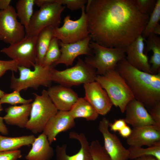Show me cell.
<instances>
[{
  "label": "cell",
  "instance_id": "16",
  "mask_svg": "<svg viewBox=\"0 0 160 160\" xmlns=\"http://www.w3.org/2000/svg\"><path fill=\"white\" fill-rule=\"evenodd\" d=\"M74 119L69 111H59L49 120L42 132L47 136L50 145L56 140L60 133L66 131L75 125Z\"/></svg>",
  "mask_w": 160,
  "mask_h": 160
},
{
  "label": "cell",
  "instance_id": "42",
  "mask_svg": "<svg viewBox=\"0 0 160 160\" xmlns=\"http://www.w3.org/2000/svg\"><path fill=\"white\" fill-rule=\"evenodd\" d=\"M55 0H35L34 3L36 6L40 7L44 4L53 2Z\"/></svg>",
  "mask_w": 160,
  "mask_h": 160
},
{
  "label": "cell",
  "instance_id": "15",
  "mask_svg": "<svg viewBox=\"0 0 160 160\" xmlns=\"http://www.w3.org/2000/svg\"><path fill=\"white\" fill-rule=\"evenodd\" d=\"M145 40L141 35L126 47V59L129 64L137 69L153 74L148 57L144 52Z\"/></svg>",
  "mask_w": 160,
  "mask_h": 160
},
{
  "label": "cell",
  "instance_id": "7",
  "mask_svg": "<svg viewBox=\"0 0 160 160\" xmlns=\"http://www.w3.org/2000/svg\"><path fill=\"white\" fill-rule=\"evenodd\" d=\"M35 99L31 105L30 118L26 128L34 134L42 132L47 123L58 111L47 90L43 89L41 95L33 93Z\"/></svg>",
  "mask_w": 160,
  "mask_h": 160
},
{
  "label": "cell",
  "instance_id": "10",
  "mask_svg": "<svg viewBox=\"0 0 160 160\" xmlns=\"http://www.w3.org/2000/svg\"><path fill=\"white\" fill-rule=\"evenodd\" d=\"M37 36H26L22 40L10 44L1 52L16 62L18 66L30 68L36 64Z\"/></svg>",
  "mask_w": 160,
  "mask_h": 160
},
{
  "label": "cell",
  "instance_id": "3",
  "mask_svg": "<svg viewBox=\"0 0 160 160\" xmlns=\"http://www.w3.org/2000/svg\"><path fill=\"white\" fill-rule=\"evenodd\" d=\"M95 81L106 91L113 105L125 112L128 104L135 98L123 78L115 69L108 71L103 75H97Z\"/></svg>",
  "mask_w": 160,
  "mask_h": 160
},
{
  "label": "cell",
  "instance_id": "18",
  "mask_svg": "<svg viewBox=\"0 0 160 160\" xmlns=\"http://www.w3.org/2000/svg\"><path fill=\"white\" fill-rule=\"evenodd\" d=\"M47 91L59 111H69L79 98L77 94L70 88L60 84L50 87Z\"/></svg>",
  "mask_w": 160,
  "mask_h": 160
},
{
  "label": "cell",
  "instance_id": "29",
  "mask_svg": "<svg viewBox=\"0 0 160 160\" xmlns=\"http://www.w3.org/2000/svg\"><path fill=\"white\" fill-rule=\"evenodd\" d=\"M58 40L54 37L52 38L45 55L42 66L44 67L51 66L60 58L61 52Z\"/></svg>",
  "mask_w": 160,
  "mask_h": 160
},
{
  "label": "cell",
  "instance_id": "12",
  "mask_svg": "<svg viewBox=\"0 0 160 160\" xmlns=\"http://www.w3.org/2000/svg\"><path fill=\"white\" fill-rule=\"evenodd\" d=\"M109 123L104 117L99 124L98 129L103 138V147L111 160H127L129 159V150L123 146L115 134L110 132Z\"/></svg>",
  "mask_w": 160,
  "mask_h": 160
},
{
  "label": "cell",
  "instance_id": "32",
  "mask_svg": "<svg viewBox=\"0 0 160 160\" xmlns=\"http://www.w3.org/2000/svg\"><path fill=\"white\" fill-rule=\"evenodd\" d=\"M89 146L92 160H111L103 146L98 140L92 141Z\"/></svg>",
  "mask_w": 160,
  "mask_h": 160
},
{
  "label": "cell",
  "instance_id": "26",
  "mask_svg": "<svg viewBox=\"0 0 160 160\" xmlns=\"http://www.w3.org/2000/svg\"><path fill=\"white\" fill-rule=\"evenodd\" d=\"M55 28L52 26L47 27L43 29L37 36L36 64L42 65L46 53L54 37Z\"/></svg>",
  "mask_w": 160,
  "mask_h": 160
},
{
  "label": "cell",
  "instance_id": "20",
  "mask_svg": "<svg viewBox=\"0 0 160 160\" xmlns=\"http://www.w3.org/2000/svg\"><path fill=\"white\" fill-rule=\"evenodd\" d=\"M69 137L78 140L81 145V148L76 153L71 156L67 154L66 152L67 145H57L55 152L56 160H92L91 156L90 144L85 136L83 133L79 134L71 132L69 134Z\"/></svg>",
  "mask_w": 160,
  "mask_h": 160
},
{
  "label": "cell",
  "instance_id": "21",
  "mask_svg": "<svg viewBox=\"0 0 160 160\" xmlns=\"http://www.w3.org/2000/svg\"><path fill=\"white\" fill-rule=\"evenodd\" d=\"M31 108V103L10 106L5 109L7 114L3 117L4 120L8 124L26 128Z\"/></svg>",
  "mask_w": 160,
  "mask_h": 160
},
{
  "label": "cell",
  "instance_id": "37",
  "mask_svg": "<svg viewBox=\"0 0 160 160\" xmlns=\"http://www.w3.org/2000/svg\"><path fill=\"white\" fill-rule=\"evenodd\" d=\"M21 151H0V160H17L22 157Z\"/></svg>",
  "mask_w": 160,
  "mask_h": 160
},
{
  "label": "cell",
  "instance_id": "31",
  "mask_svg": "<svg viewBox=\"0 0 160 160\" xmlns=\"http://www.w3.org/2000/svg\"><path fill=\"white\" fill-rule=\"evenodd\" d=\"M33 101L32 99H26L23 98L20 95V92L16 91L9 93H5L0 99L1 104L6 103L14 105L17 104L30 103Z\"/></svg>",
  "mask_w": 160,
  "mask_h": 160
},
{
  "label": "cell",
  "instance_id": "11",
  "mask_svg": "<svg viewBox=\"0 0 160 160\" xmlns=\"http://www.w3.org/2000/svg\"><path fill=\"white\" fill-rule=\"evenodd\" d=\"M17 18L15 10L12 6L0 10V40L10 45L25 37V28Z\"/></svg>",
  "mask_w": 160,
  "mask_h": 160
},
{
  "label": "cell",
  "instance_id": "14",
  "mask_svg": "<svg viewBox=\"0 0 160 160\" xmlns=\"http://www.w3.org/2000/svg\"><path fill=\"white\" fill-rule=\"evenodd\" d=\"M84 98L92 106L99 114L104 116L113 105L106 91L97 81L84 84Z\"/></svg>",
  "mask_w": 160,
  "mask_h": 160
},
{
  "label": "cell",
  "instance_id": "2",
  "mask_svg": "<svg viewBox=\"0 0 160 160\" xmlns=\"http://www.w3.org/2000/svg\"><path fill=\"white\" fill-rule=\"evenodd\" d=\"M115 69L124 79L135 98L147 109L160 103V72L152 74L140 71L126 59L119 62Z\"/></svg>",
  "mask_w": 160,
  "mask_h": 160
},
{
  "label": "cell",
  "instance_id": "24",
  "mask_svg": "<svg viewBox=\"0 0 160 160\" xmlns=\"http://www.w3.org/2000/svg\"><path fill=\"white\" fill-rule=\"evenodd\" d=\"M146 38L145 53L146 54L149 51L153 52L149 63L152 64L151 69L153 74H156L160 72V38L158 35L152 33Z\"/></svg>",
  "mask_w": 160,
  "mask_h": 160
},
{
  "label": "cell",
  "instance_id": "46",
  "mask_svg": "<svg viewBox=\"0 0 160 160\" xmlns=\"http://www.w3.org/2000/svg\"><path fill=\"white\" fill-rule=\"evenodd\" d=\"M3 108L1 105V104L0 102V113L3 110Z\"/></svg>",
  "mask_w": 160,
  "mask_h": 160
},
{
  "label": "cell",
  "instance_id": "34",
  "mask_svg": "<svg viewBox=\"0 0 160 160\" xmlns=\"http://www.w3.org/2000/svg\"><path fill=\"white\" fill-rule=\"evenodd\" d=\"M56 2L62 5H65L67 7L72 11L76 10L85 6L87 0H56Z\"/></svg>",
  "mask_w": 160,
  "mask_h": 160
},
{
  "label": "cell",
  "instance_id": "25",
  "mask_svg": "<svg viewBox=\"0 0 160 160\" xmlns=\"http://www.w3.org/2000/svg\"><path fill=\"white\" fill-rule=\"evenodd\" d=\"M36 137L33 135L8 137L0 135V151L19 150L25 146L32 145Z\"/></svg>",
  "mask_w": 160,
  "mask_h": 160
},
{
  "label": "cell",
  "instance_id": "8",
  "mask_svg": "<svg viewBox=\"0 0 160 160\" xmlns=\"http://www.w3.org/2000/svg\"><path fill=\"white\" fill-rule=\"evenodd\" d=\"M65 8L56 0L41 6L33 14L25 36H37L43 29L47 26L59 27L61 14Z\"/></svg>",
  "mask_w": 160,
  "mask_h": 160
},
{
  "label": "cell",
  "instance_id": "1",
  "mask_svg": "<svg viewBox=\"0 0 160 160\" xmlns=\"http://www.w3.org/2000/svg\"><path fill=\"white\" fill-rule=\"evenodd\" d=\"M85 11L91 40L109 48L127 47L142 35L149 18L135 0H88Z\"/></svg>",
  "mask_w": 160,
  "mask_h": 160
},
{
  "label": "cell",
  "instance_id": "9",
  "mask_svg": "<svg viewBox=\"0 0 160 160\" xmlns=\"http://www.w3.org/2000/svg\"><path fill=\"white\" fill-rule=\"evenodd\" d=\"M85 6L81 9V14L78 19L73 20L67 15L63 20V24L61 27L55 28L54 37L61 42L70 44L83 40L88 36L87 20Z\"/></svg>",
  "mask_w": 160,
  "mask_h": 160
},
{
  "label": "cell",
  "instance_id": "13",
  "mask_svg": "<svg viewBox=\"0 0 160 160\" xmlns=\"http://www.w3.org/2000/svg\"><path fill=\"white\" fill-rule=\"evenodd\" d=\"M91 40L89 35L83 40L73 43L65 44L60 42V56L52 66L54 67L60 64H64L67 67L71 66L75 59L80 55H92V50L89 47Z\"/></svg>",
  "mask_w": 160,
  "mask_h": 160
},
{
  "label": "cell",
  "instance_id": "30",
  "mask_svg": "<svg viewBox=\"0 0 160 160\" xmlns=\"http://www.w3.org/2000/svg\"><path fill=\"white\" fill-rule=\"evenodd\" d=\"M160 20V0H157L154 8L149 16L148 21L142 34L144 39L153 33L154 29L159 24Z\"/></svg>",
  "mask_w": 160,
  "mask_h": 160
},
{
  "label": "cell",
  "instance_id": "39",
  "mask_svg": "<svg viewBox=\"0 0 160 160\" xmlns=\"http://www.w3.org/2000/svg\"><path fill=\"white\" fill-rule=\"evenodd\" d=\"M132 130L128 126L126 125L119 131V134L123 137L127 138L131 135Z\"/></svg>",
  "mask_w": 160,
  "mask_h": 160
},
{
  "label": "cell",
  "instance_id": "38",
  "mask_svg": "<svg viewBox=\"0 0 160 160\" xmlns=\"http://www.w3.org/2000/svg\"><path fill=\"white\" fill-rule=\"evenodd\" d=\"M124 119L115 120L112 123H110L109 127L110 130L114 132H119L124 127L127 125Z\"/></svg>",
  "mask_w": 160,
  "mask_h": 160
},
{
  "label": "cell",
  "instance_id": "17",
  "mask_svg": "<svg viewBox=\"0 0 160 160\" xmlns=\"http://www.w3.org/2000/svg\"><path fill=\"white\" fill-rule=\"evenodd\" d=\"M127 142L130 146L148 147L160 143V130L154 125L133 128Z\"/></svg>",
  "mask_w": 160,
  "mask_h": 160
},
{
  "label": "cell",
  "instance_id": "35",
  "mask_svg": "<svg viewBox=\"0 0 160 160\" xmlns=\"http://www.w3.org/2000/svg\"><path fill=\"white\" fill-rule=\"evenodd\" d=\"M18 67L17 62L13 60H0V77L7 71H11L12 72H17L18 70Z\"/></svg>",
  "mask_w": 160,
  "mask_h": 160
},
{
  "label": "cell",
  "instance_id": "5",
  "mask_svg": "<svg viewBox=\"0 0 160 160\" xmlns=\"http://www.w3.org/2000/svg\"><path fill=\"white\" fill-rule=\"evenodd\" d=\"M89 47L94 55L86 57L84 61L95 68L97 75H103L115 69L118 63L126 59L125 48L106 47L92 40Z\"/></svg>",
  "mask_w": 160,
  "mask_h": 160
},
{
  "label": "cell",
  "instance_id": "23",
  "mask_svg": "<svg viewBox=\"0 0 160 160\" xmlns=\"http://www.w3.org/2000/svg\"><path fill=\"white\" fill-rule=\"evenodd\" d=\"M69 111L74 119L82 118L87 121H94L99 115L84 97H79Z\"/></svg>",
  "mask_w": 160,
  "mask_h": 160
},
{
  "label": "cell",
  "instance_id": "40",
  "mask_svg": "<svg viewBox=\"0 0 160 160\" xmlns=\"http://www.w3.org/2000/svg\"><path fill=\"white\" fill-rule=\"evenodd\" d=\"M3 121V117L0 116V132L2 135H7L8 134V130Z\"/></svg>",
  "mask_w": 160,
  "mask_h": 160
},
{
  "label": "cell",
  "instance_id": "44",
  "mask_svg": "<svg viewBox=\"0 0 160 160\" xmlns=\"http://www.w3.org/2000/svg\"><path fill=\"white\" fill-rule=\"evenodd\" d=\"M153 33L156 35H160V25L159 24H158L154 28Z\"/></svg>",
  "mask_w": 160,
  "mask_h": 160
},
{
  "label": "cell",
  "instance_id": "33",
  "mask_svg": "<svg viewBox=\"0 0 160 160\" xmlns=\"http://www.w3.org/2000/svg\"><path fill=\"white\" fill-rule=\"evenodd\" d=\"M157 0H135L136 6L142 13L149 16L153 11Z\"/></svg>",
  "mask_w": 160,
  "mask_h": 160
},
{
  "label": "cell",
  "instance_id": "4",
  "mask_svg": "<svg viewBox=\"0 0 160 160\" xmlns=\"http://www.w3.org/2000/svg\"><path fill=\"white\" fill-rule=\"evenodd\" d=\"M96 70L79 57L74 66L62 71L52 67L51 70V81L67 87L77 86L95 81Z\"/></svg>",
  "mask_w": 160,
  "mask_h": 160
},
{
  "label": "cell",
  "instance_id": "27",
  "mask_svg": "<svg viewBox=\"0 0 160 160\" xmlns=\"http://www.w3.org/2000/svg\"><path fill=\"white\" fill-rule=\"evenodd\" d=\"M35 0H19L16 8L17 17L24 26L25 32L28 31L29 25L33 14Z\"/></svg>",
  "mask_w": 160,
  "mask_h": 160
},
{
  "label": "cell",
  "instance_id": "28",
  "mask_svg": "<svg viewBox=\"0 0 160 160\" xmlns=\"http://www.w3.org/2000/svg\"><path fill=\"white\" fill-rule=\"evenodd\" d=\"M129 159H134L142 156H152L160 160V143L144 148L142 147L130 146Z\"/></svg>",
  "mask_w": 160,
  "mask_h": 160
},
{
  "label": "cell",
  "instance_id": "19",
  "mask_svg": "<svg viewBox=\"0 0 160 160\" xmlns=\"http://www.w3.org/2000/svg\"><path fill=\"white\" fill-rule=\"evenodd\" d=\"M124 119L133 128L154 125V123L144 105L134 98L127 105Z\"/></svg>",
  "mask_w": 160,
  "mask_h": 160
},
{
  "label": "cell",
  "instance_id": "6",
  "mask_svg": "<svg viewBox=\"0 0 160 160\" xmlns=\"http://www.w3.org/2000/svg\"><path fill=\"white\" fill-rule=\"evenodd\" d=\"M52 67H44L36 64L34 70H31L30 68L18 66L19 76L15 77L12 72L10 87L14 91L20 92L28 88L37 90L41 86L49 87L52 82L50 75Z\"/></svg>",
  "mask_w": 160,
  "mask_h": 160
},
{
  "label": "cell",
  "instance_id": "36",
  "mask_svg": "<svg viewBox=\"0 0 160 160\" xmlns=\"http://www.w3.org/2000/svg\"><path fill=\"white\" fill-rule=\"evenodd\" d=\"M148 111L153 121L154 125L160 130V103L148 109Z\"/></svg>",
  "mask_w": 160,
  "mask_h": 160
},
{
  "label": "cell",
  "instance_id": "22",
  "mask_svg": "<svg viewBox=\"0 0 160 160\" xmlns=\"http://www.w3.org/2000/svg\"><path fill=\"white\" fill-rule=\"evenodd\" d=\"M32 147L25 156L27 160H51L54 151L46 135L43 133L36 138Z\"/></svg>",
  "mask_w": 160,
  "mask_h": 160
},
{
  "label": "cell",
  "instance_id": "45",
  "mask_svg": "<svg viewBox=\"0 0 160 160\" xmlns=\"http://www.w3.org/2000/svg\"><path fill=\"white\" fill-rule=\"evenodd\" d=\"M5 94V92L0 89V99Z\"/></svg>",
  "mask_w": 160,
  "mask_h": 160
},
{
  "label": "cell",
  "instance_id": "41",
  "mask_svg": "<svg viewBox=\"0 0 160 160\" xmlns=\"http://www.w3.org/2000/svg\"><path fill=\"white\" fill-rule=\"evenodd\" d=\"M11 0H0V10H4L10 6Z\"/></svg>",
  "mask_w": 160,
  "mask_h": 160
},
{
  "label": "cell",
  "instance_id": "43",
  "mask_svg": "<svg viewBox=\"0 0 160 160\" xmlns=\"http://www.w3.org/2000/svg\"><path fill=\"white\" fill-rule=\"evenodd\" d=\"M133 160H158L155 157L152 156H145L136 158Z\"/></svg>",
  "mask_w": 160,
  "mask_h": 160
}]
</instances>
